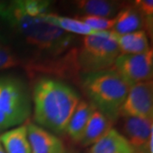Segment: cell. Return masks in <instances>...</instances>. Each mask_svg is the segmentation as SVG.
I'll return each instance as SVG.
<instances>
[{
    "label": "cell",
    "instance_id": "44dd1931",
    "mask_svg": "<svg viewBox=\"0 0 153 153\" xmlns=\"http://www.w3.org/2000/svg\"><path fill=\"white\" fill-rule=\"evenodd\" d=\"M0 153H6L3 147V146H2V144H1V141H0Z\"/></svg>",
    "mask_w": 153,
    "mask_h": 153
},
{
    "label": "cell",
    "instance_id": "7c38bea8",
    "mask_svg": "<svg viewBox=\"0 0 153 153\" xmlns=\"http://www.w3.org/2000/svg\"><path fill=\"white\" fill-rule=\"evenodd\" d=\"M44 22H48L55 27L59 28L61 31L69 34H76L81 36H93L101 35L105 32H96L89 27L86 23L82 22L78 18L62 16L55 13L49 12L43 16Z\"/></svg>",
    "mask_w": 153,
    "mask_h": 153
},
{
    "label": "cell",
    "instance_id": "9c48e42d",
    "mask_svg": "<svg viewBox=\"0 0 153 153\" xmlns=\"http://www.w3.org/2000/svg\"><path fill=\"white\" fill-rule=\"evenodd\" d=\"M31 153H66V146L60 138L36 123L27 122Z\"/></svg>",
    "mask_w": 153,
    "mask_h": 153
},
{
    "label": "cell",
    "instance_id": "5bb4252c",
    "mask_svg": "<svg viewBox=\"0 0 153 153\" xmlns=\"http://www.w3.org/2000/svg\"><path fill=\"white\" fill-rule=\"evenodd\" d=\"M73 4L84 16L114 18L126 4L107 0H80Z\"/></svg>",
    "mask_w": 153,
    "mask_h": 153
},
{
    "label": "cell",
    "instance_id": "ba28073f",
    "mask_svg": "<svg viewBox=\"0 0 153 153\" xmlns=\"http://www.w3.org/2000/svg\"><path fill=\"white\" fill-rule=\"evenodd\" d=\"M138 31H145L150 34V32L152 31V19L142 15L134 4H126L115 16L111 32L117 34H127Z\"/></svg>",
    "mask_w": 153,
    "mask_h": 153
},
{
    "label": "cell",
    "instance_id": "4fadbf2b",
    "mask_svg": "<svg viewBox=\"0 0 153 153\" xmlns=\"http://www.w3.org/2000/svg\"><path fill=\"white\" fill-rule=\"evenodd\" d=\"M134 150L126 138L115 128H111L91 146L89 153H134Z\"/></svg>",
    "mask_w": 153,
    "mask_h": 153
},
{
    "label": "cell",
    "instance_id": "277c9868",
    "mask_svg": "<svg viewBox=\"0 0 153 153\" xmlns=\"http://www.w3.org/2000/svg\"><path fill=\"white\" fill-rule=\"evenodd\" d=\"M32 101L27 86L14 76H0V132L27 122Z\"/></svg>",
    "mask_w": 153,
    "mask_h": 153
},
{
    "label": "cell",
    "instance_id": "30bf717a",
    "mask_svg": "<svg viewBox=\"0 0 153 153\" xmlns=\"http://www.w3.org/2000/svg\"><path fill=\"white\" fill-rule=\"evenodd\" d=\"M123 135L134 151L144 150L153 137L152 119L126 117L123 122Z\"/></svg>",
    "mask_w": 153,
    "mask_h": 153
},
{
    "label": "cell",
    "instance_id": "8fae6325",
    "mask_svg": "<svg viewBox=\"0 0 153 153\" xmlns=\"http://www.w3.org/2000/svg\"><path fill=\"white\" fill-rule=\"evenodd\" d=\"M113 122L96 109L90 117L78 144L82 146H91L112 128Z\"/></svg>",
    "mask_w": 153,
    "mask_h": 153
},
{
    "label": "cell",
    "instance_id": "7402d4cb",
    "mask_svg": "<svg viewBox=\"0 0 153 153\" xmlns=\"http://www.w3.org/2000/svg\"><path fill=\"white\" fill-rule=\"evenodd\" d=\"M134 153H148L146 152V151H144V150H140V151H134Z\"/></svg>",
    "mask_w": 153,
    "mask_h": 153
},
{
    "label": "cell",
    "instance_id": "d6986e66",
    "mask_svg": "<svg viewBox=\"0 0 153 153\" xmlns=\"http://www.w3.org/2000/svg\"><path fill=\"white\" fill-rule=\"evenodd\" d=\"M78 19L86 23L89 27H91L96 32L111 31L115 23V17L105 18V17L93 16H82Z\"/></svg>",
    "mask_w": 153,
    "mask_h": 153
},
{
    "label": "cell",
    "instance_id": "8992f818",
    "mask_svg": "<svg viewBox=\"0 0 153 153\" xmlns=\"http://www.w3.org/2000/svg\"><path fill=\"white\" fill-rule=\"evenodd\" d=\"M113 67L129 86L151 81L153 75L152 49L143 54H120Z\"/></svg>",
    "mask_w": 153,
    "mask_h": 153
},
{
    "label": "cell",
    "instance_id": "6da1fadb",
    "mask_svg": "<svg viewBox=\"0 0 153 153\" xmlns=\"http://www.w3.org/2000/svg\"><path fill=\"white\" fill-rule=\"evenodd\" d=\"M0 42L15 51L29 73L77 47L74 35L29 15L23 0L0 3Z\"/></svg>",
    "mask_w": 153,
    "mask_h": 153
},
{
    "label": "cell",
    "instance_id": "e0dca14e",
    "mask_svg": "<svg viewBox=\"0 0 153 153\" xmlns=\"http://www.w3.org/2000/svg\"><path fill=\"white\" fill-rule=\"evenodd\" d=\"M0 141L6 153H31L27 122L3 132L0 134Z\"/></svg>",
    "mask_w": 153,
    "mask_h": 153
},
{
    "label": "cell",
    "instance_id": "ac0fdd59",
    "mask_svg": "<svg viewBox=\"0 0 153 153\" xmlns=\"http://www.w3.org/2000/svg\"><path fill=\"white\" fill-rule=\"evenodd\" d=\"M22 66V60L7 44L0 42V71Z\"/></svg>",
    "mask_w": 153,
    "mask_h": 153
},
{
    "label": "cell",
    "instance_id": "2e32d148",
    "mask_svg": "<svg viewBox=\"0 0 153 153\" xmlns=\"http://www.w3.org/2000/svg\"><path fill=\"white\" fill-rule=\"evenodd\" d=\"M120 54H143L149 51L150 43L148 34L145 31H138L127 34H117L111 31Z\"/></svg>",
    "mask_w": 153,
    "mask_h": 153
},
{
    "label": "cell",
    "instance_id": "9a60e30c",
    "mask_svg": "<svg viewBox=\"0 0 153 153\" xmlns=\"http://www.w3.org/2000/svg\"><path fill=\"white\" fill-rule=\"evenodd\" d=\"M95 110V106L90 102H88L86 100L79 101L65 130V133L73 141L78 143L88 122Z\"/></svg>",
    "mask_w": 153,
    "mask_h": 153
},
{
    "label": "cell",
    "instance_id": "7a4b0ae2",
    "mask_svg": "<svg viewBox=\"0 0 153 153\" xmlns=\"http://www.w3.org/2000/svg\"><path fill=\"white\" fill-rule=\"evenodd\" d=\"M80 100L79 94L66 83L51 77H42L33 87L34 119L46 130L65 134L66 125Z\"/></svg>",
    "mask_w": 153,
    "mask_h": 153
},
{
    "label": "cell",
    "instance_id": "52a82bcc",
    "mask_svg": "<svg viewBox=\"0 0 153 153\" xmlns=\"http://www.w3.org/2000/svg\"><path fill=\"white\" fill-rule=\"evenodd\" d=\"M152 80L138 82L129 88L128 95L119 112V117H134L152 119Z\"/></svg>",
    "mask_w": 153,
    "mask_h": 153
},
{
    "label": "cell",
    "instance_id": "ffe728a7",
    "mask_svg": "<svg viewBox=\"0 0 153 153\" xmlns=\"http://www.w3.org/2000/svg\"><path fill=\"white\" fill-rule=\"evenodd\" d=\"M134 5L146 17L152 19L153 1L152 0H136L134 2Z\"/></svg>",
    "mask_w": 153,
    "mask_h": 153
},
{
    "label": "cell",
    "instance_id": "3957f363",
    "mask_svg": "<svg viewBox=\"0 0 153 153\" xmlns=\"http://www.w3.org/2000/svg\"><path fill=\"white\" fill-rule=\"evenodd\" d=\"M79 80L82 91L96 109L113 123L120 117V109L130 86L114 67L83 74Z\"/></svg>",
    "mask_w": 153,
    "mask_h": 153
},
{
    "label": "cell",
    "instance_id": "5b68a950",
    "mask_svg": "<svg viewBox=\"0 0 153 153\" xmlns=\"http://www.w3.org/2000/svg\"><path fill=\"white\" fill-rule=\"evenodd\" d=\"M120 50L111 35V31L101 35L86 36L77 48V64L81 75L104 71L113 67Z\"/></svg>",
    "mask_w": 153,
    "mask_h": 153
}]
</instances>
